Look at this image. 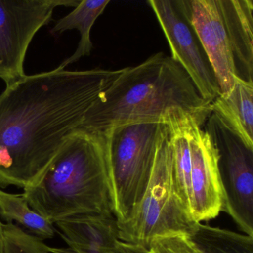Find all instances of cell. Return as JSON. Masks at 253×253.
<instances>
[{
  "instance_id": "cell-1",
  "label": "cell",
  "mask_w": 253,
  "mask_h": 253,
  "mask_svg": "<svg viewBox=\"0 0 253 253\" xmlns=\"http://www.w3.org/2000/svg\"><path fill=\"white\" fill-rule=\"evenodd\" d=\"M124 69L25 75L0 94V187L41 180L88 109Z\"/></svg>"
},
{
  "instance_id": "cell-2",
  "label": "cell",
  "mask_w": 253,
  "mask_h": 253,
  "mask_svg": "<svg viewBox=\"0 0 253 253\" xmlns=\"http://www.w3.org/2000/svg\"><path fill=\"white\" fill-rule=\"evenodd\" d=\"M177 110L211 112L181 66L159 52L124 69L88 109L79 129L106 134L128 124H165Z\"/></svg>"
},
{
  "instance_id": "cell-3",
  "label": "cell",
  "mask_w": 253,
  "mask_h": 253,
  "mask_svg": "<svg viewBox=\"0 0 253 253\" xmlns=\"http://www.w3.org/2000/svg\"><path fill=\"white\" fill-rule=\"evenodd\" d=\"M22 194L31 208L51 224L84 214L115 217L104 134L77 130L38 183Z\"/></svg>"
},
{
  "instance_id": "cell-4",
  "label": "cell",
  "mask_w": 253,
  "mask_h": 253,
  "mask_svg": "<svg viewBox=\"0 0 253 253\" xmlns=\"http://www.w3.org/2000/svg\"><path fill=\"white\" fill-rule=\"evenodd\" d=\"M208 57L220 94L253 82V0H176Z\"/></svg>"
},
{
  "instance_id": "cell-5",
  "label": "cell",
  "mask_w": 253,
  "mask_h": 253,
  "mask_svg": "<svg viewBox=\"0 0 253 253\" xmlns=\"http://www.w3.org/2000/svg\"><path fill=\"white\" fill-rule=\"evenodd\" d=\"M198 223L177 195L169 131L164 124L147 187L126 218L117 223L118 239L148 250L158 237L192 236Z\"/></svg>"
},
{
  "instance_id": "cell-6",
  "label": "cell",
  "mask_w": 253,
  "mask_h": 253,
  "mask_svg": "<svg viewBox=\"0 0 253 253\" xmlns=\"http://www.w3.org/2000/svg\"><path fill=\"white\" fill-rule=\"evenodd\" d=\"M164 124H128L103 134L110 164L117 223L126 218L147 187Z\"/></svg>"
},
{
  "instance_id": "cell-7",
  "label": "cell",
  "mask_w": 253,
  "mask_h": 253,
  "mask_svg": "<svg viewBox=\"0 0 253 253\" xmlns=\"http://www.w3.org/2000/svg\"><path fill=\"white\" fill-rule=\"evenodd\" d=\"M219 154V171L224 200L222 211L245 235L253 237V149L214 114L204 124Z\"/></svg>"
},
{
  "instance_id": "cell-8",
  "label": "cell",
  "mask_w": 253,
  "mask_h": 253,
  "mask_svg": "<svg viewBox=\"0 0 253 253\" xmlns=\"http://www.w3.org/2000/svg\"><path fill=\"white\" fill-rule=\"evenodd\" d=\"M81 0H0V78L6 85L26 75L29 45L57 7H77Z\"/></svg>"
},
{
  "instance_id": "cell-9",
  "label": "cell",
  "mask_w": 253,
  "mask_h": 253,
  "mask_svg": "<svg viewBox=\"0 0 253 253\" xmlns=\"http://www.w3.org/2000/svg\"><path fill=\"white\" fill-rule=\"evenodd\" d=\"M210 115L211 112L192 114L188 120L191 156L189 211L197 223L217 217L224 200L218 151L204 126Z\"/></svg>"
},
{
  "instance_id": "cell-10",
  "label": "cell",
  "mask_w": 253,
  "mask_h": 253,
  "mask_svg": "<svg viewBox=\"0 0 253 253\" xmlns=\"http://www.w3.org/2000/svg\"><path fill=\"white\" fill-rule=\"evenodd\" d=\"M147 2L167 38L171 58L189 75L202 98L211 104L220 95L218 84L195 30L176 0H149Z\"/></svg>"
},
{
  "instance_id": "cell-11",
  "label": "cell",
  "mask_w": 253,
  "mask_h": 253,
  "mask_svg": "<svg viewBox=\"0 0 253 253\" xmlns=\"http://www.w3.org/2000/svg\"><path fill=\"white\" fill-rule=\"evenodd\" d=\"M217 117L244 144L253 149V82L235 79L232 90L210 104Z\"/></svg>"
},
{
  "instance_id": "cell-12",
  "label": "cell",
  "mask_w": 253,
  "mask_h": 253,
  "mask_svg": "<svg viewBox=\"0 0 253 253\" xmlns=\"http://www.w3.org/2000/svg\"><path fill=\"white\" fill-rule=\"evenodd\" d=\"M60 236L74 249H109L118 239L115 217L84 214L56 222Z\"/></svg>"
},
{
  "instance_id": "cell-13",
  "label": "cell",
  "mask_w": 253,
  "mask_h": 253,
  "mask_svg": "<svg viewBox=\"0 0 253 253\" xmlns=\"http://www.w3.org/2000/svg\"><path fill=\"white\" fill-rule=\"evenodd\" d=\"M110 0H81L79 5L66 17L57 20L51 29V33L62 34L66 31L77 29L81 35V40L73 55L66 59L60 67L66 66L78 61L85 56L90 55L93 48L91 30L97 19L103 14Z\"/></svg>"
},
{
  "instance_id": "cell-14",
  "label": "cell",
  "mask_w": 253,
  "mask_h": 253,
  "mask_svg": "<svg viewBox=\"0 0 253 253\" xmlns=\"http://www.w3.org/2000/svg\"><path fill=\"white\" fill-rule=\"evenodd\" d=\"M0 217L7 223L17 222L41 239L55 236L54 224L32 210L23 194L9 193L0 189Z\"/></svg>"
},
{
  "instance_id": "cell-15",
  "label": "cell",
  "mask_w": 253,
  "mask_h": 253,
  "mask_svg": "<svg viewBox=\"0 0 253 253\" xmlns=\"http://www.w3.org/2000/svg\"><path fill=\"white\" fill-rule=\"evenodd\" d=\"M205 253H253V237L198 223L192 235Z\"/></svg>"
},
{
  "instance_id": "cell-16",
  "label": "cell",
  "mask_w": 253,
  "mask_h": 253,
  "mask_svg": "<svg viewBox=\"0 0 253 253\" xmlns=\"http://www.w3.org/2000/svg\"><path fill=\"white\" fill-rule=\"evenodd\" d=\"M5 253H50L44 240L14 223L3 224Z\"/></svg>"
},
{
  "instance_id": "cell-17",
  "label": "cell",
  "mask_w": 253,
  "mask_h": 253,
  "mask_svg": "<svg viewBox=\"0 0 253 253\" xmlns=\"http://www.w3.org/2000/svg\"><path fill=\"white\" fill-rule=\"evenodd\" d=\"M107 253H148V250L118 239L110 248L106 249Z\"/></svg>"
},
{
  "instance_id": "cell-18",
  "label": "cell",
  "mask_w": 253,
  "mask_h": 253,
  "mask_svg": "<svg viewBox=\"0 0 253 253\" xmlns=\"http://www.w3.org/2000/svg\"><path fill=\"white\" fill-rule=\"evenodd\" d=\"M106 249L97 250H84V249H74L71 247H48L50 253H107Z\"/></svg>"
},
{
  "instance_id": "cell-19",
  "label": "cell",
  "mask_w": 253,
  "mask_h": 253,
  "mask_svg": "<svg viewBox=\"0 0 253 253\" xmlns=\"http://www.w3.org/2000/svg\"><path fill=\"white\" fill-rule=\"evenodd\" d=\"M0 253H5V240H4L3 223L0 221Z\"/></svg>"
}]
</instances>
